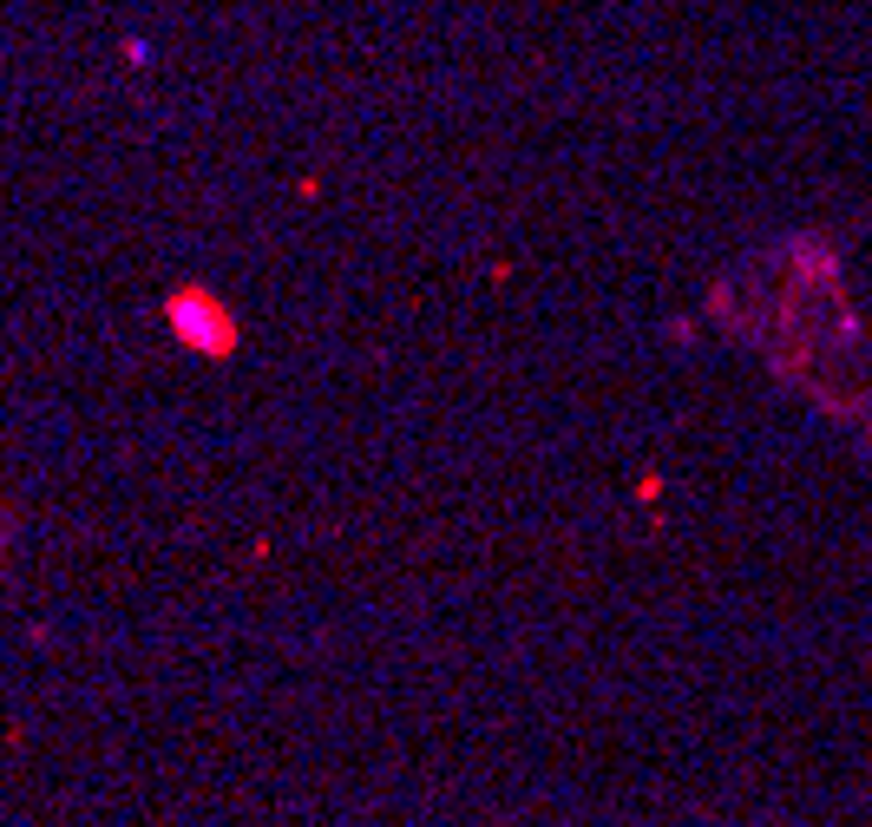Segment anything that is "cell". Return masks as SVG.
Wrapping results in <instances>:
<instances>
[{
  "instance_id": "cell-1",
  "label": "cell",
  "mask_w": 872,
  "mask_h": 827,
  "mask_svg": "<svg viewBox=\"0 0 872 827\" xmlns=\"http://www.w3.org/2000/svg\"><path fill=\"white\" fill-rule=\"evenodd\" d=\"M164 315H171V329H178L191 349H204V355H230V349H236V322H230V309H223L211 290H178V296L164 302Z\"/></svg>"
}]
</instances>
